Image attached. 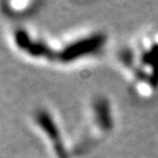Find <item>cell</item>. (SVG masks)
Masks as SVG:
<instances>
[{"label":"cell","mask_w":158,"mask_h":158,"mask_svg":"<svg viewBox=\"0 0 158 158\" xmlns=\"http://www.w3.org/2000/svg\"><path fill=\"white\" fill-rule=\"evenodd\" d=\"M95 114L97 122L105 131H110V128H112V114L110 105L105 98H98L95 103Z\"/></svg>","instance_id":"1"}]
</instances>
